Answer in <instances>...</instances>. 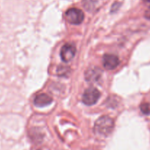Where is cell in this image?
Here are the masks:
<instances>
[{
  "label": "cell",
  "instance_id": "obj_1",
  "mask_svg": "<svg viewBox=\"0 0 150 150\" xmlns=\"http://www.w3.org/2000/svg\"><path fill=\"white\" fill-rule=\"evenodd\" d=\"M114 128V121L108 116H102L96 120L94 129L97 133L101 136H108Z\"/></svg>",
  "mask_w": 150,
  "mask_h": 150
},
{
  "label": "cell",
  "instance_id": "obj_2",
  "mask_svg": "<svg viewBox=\"0 0 150 150\" xmlns=\"http://www.w3.org/2000/svg\"><path fill=\"white\" fill-rule=\"evenodd\" d=\"M66 20L69 23L71 24L78 25L80 24L84 20L85 15L83 12L78 8H70L66 13Z\"/></svg>",
  "mask_w": 150,
  "mask_h": 150
},
{
  "label": "cell",
  "instance_id": "obj_3",
  "mask_svg": "<svg viewBox=\"0 0 150 150\" xmlns=\"http://www.w3.org/2000/svg\"><path fill=\"white\" fill-rule=\"evenodd\" d=\"M100 92L97 89L91 87L87 89L82 95V102L86 105H93L98 101L100 98Z\"/></svg>",
  "mask_w": 150,
  "mask_h": 150
},
{
  "label": "cell",
  "instance_id": "obj_4",
  "mask_svg": "<svg viewBox=\"0 0 150 150\" xmlns=\"http://www.w3.org/2000/svg\"><path fill=\"white\" fill-rule=\"evenodd\" d=\"M75 54H76V48L73 44H65L60 50V57L65 62H69L72 60L75 56Z\"/></svg>",
  "mask_w": 150,
  "mask_h": 150
},
{
  "label": "cell",
  "instance_id": "obj_5",
  "mask_svg": "<svg viewBox=\"0 0 150 150\" xmlns=\"http://www.w3.org/2000/svg\"><path fill=\"white\" fill-rule=\"evenodd\" d=\"M102 63L103 66L106 70H114L119 66L120 61L117 56L114 55V54H107L103 57Z\"/></svg>",
  "mask_w": 150,
  "mask_h": 150
},
{
  "label": "cell",
  "instance_id": "obj_6",
  "mask_svg": "<svg viewBox=\"0 0 150 150\" xmlns=\"http://www.w3.org/2000/svg\"><path fill=\"white\" fill-rule=\"evenodd\" d=\"M101 71L99 68L96 67H93L89 68L85 72V77L86 81H88L90 83H94L99 81V79L101 78Z\"/></svg>",
  "mask_w": 150,
  "mask_h": 150
},
{
  "label": "cell",
  "instance_id": "obj_7",
  "mask_svg": "<svg viewBox=\"0 0 150 150\" xmlns=\"http://www.w3.org/2000/svg\"><path fill=\"white\" fill-rule=\"evenodd\" d=\"M52 102V98L46 94H39L34 99V104L37 107H45L50 105Z\"/></svg>",
  "mask_w": 150,
  "mask_h": 150
},
{
  "label": "cell",
  "instance_id": "obj_8",
  "mask_svg": "<svg viewBox=\"0 0 150 150\" xmlns=\"http://www.w3.org/2000/svg\"><path fill=\"white\" fill-rule=\"evenodd\" d=\"M141 111L143 114L146 115H149L150 114V103H144L141 105Z\"/></svg>",
  "mask_w": 150,
  "mask_h": 150
},
{
  "label": "cell",
  "instance_id": "obj_9",
  "mask_svg": "<svg viewBox=\"0 0 150 150\" xmlns=\"http://www.w3.org/2000/svg\"><path fill=\"white\" fill-rule=\"evenodd\" d=\"M143 1L144 2V4L146 5V10L145 11V18L147 19H149L150 20V0H143Z\"/></svg>",
  "mask_w": 150,
  "mask_h": 150
},
{
  "label": "cell",
  "instance_id": "obj_10",
  "mask_svg": "<svg viewBox=\"0 0 150 150\" xmlns=\"http://www.w3.org/2000/svg\"><path fill=\"white\" fill-rule=\"evenodd\" d=\"M69 72V68L66 67H63V66H61L58 68L57 70V74L60 76H64L65 75H66Z\"/></svg>",
  "mask_w": 150,
  "mask_h": 150
},
{
  "label": "cell",
  "instance_id": "obj_11",
  "mask_svg": "<svg viewBox=\"0 0 150 150\" xmlns=\"http://www.w3.org/2000/svg\"><path fill=\"white\" fill-rule=\"evenodd\" d=\"M39 150H41V149H39Z\"/></svg>",
  "mask_w": 150,
  "mask_h": 150
}]
</instances>
